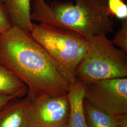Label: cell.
Returning a JSON list of instances; mask_svg holds the SVG:
<instances>
[{
    "label": "cell",
    "instance_id": "cell-1",
    "mask_svg": "<svg viewBox=\"0 0 127 127\" xmlns=\"http://www.w3.org/2000/svg\"><path fill=\"white\" fill-rule=\"evenodd\" d=\"M0 62L26 85L27 97L67 95L69 84L54 61L31 32L11 27L0 33Z\"/></svg>",
    "mask_w": 127,
    "mask_h": 127
},
{
    "label": "cell",
    "instance_id": "cell-2",
    "mask_svg": "<svg viewBox=\"0 0 127 127\" xmlns=\"http://www.w3.org/2000/svg\"><path fill=\"white\" fill-rule=\"evenodd\" d=\"M54 1L33 0L32 20L88 37L107 35L114 31L115 23L111 18L108 0H75Z\"/></svg>",
    "mask_w": 127,
    "mask_h": 127
},
{
    "label": "cell",
    "instance_id": "cell-3",
    "mask_svg": "<svg viewBox=\"0 0 127 127\" xmlns=\"http://www.w3.org/2000/svg\"><path fill=\"white\" fill-rule=\"evenodd\" d=\"M30 32L50 55L61 76L69 84L75 82L76 69L88 48L86 37L43 23H33Z\"/></svg>",
    "mask_w": 127,
    "mask_h": 127
},
{
    "label": "cell",
    "instance_id": "cell-4",
    "mask_svg": "<svg viewBox=\"0 0 127 127\" xmlns=\"http://www.w3.org/2000/svg\"><path fill=\"white\" fill-rule=\"evenodd\" d=\"M88 48L76 71V78L85 83L127 77V53L105 35L87 38Z\"/></svg>",
    "mask_w": 127,
    "mask_h": 127
},
{
    "label": "cell",
    "instance_id": "cell-5",
    "mask_svg": "<svg viewBox=\"0 0 127 127\" xmlns=\"http://www.w3.org/2000/svg\"><path fill=\"white\" fill-rule=\"evenodd\" d=\"M85 99L92 105L114 116L127 114V78L86 83Z\"/></svg>",
    "mask_w": 127,
    "mask_h": 127
},
{
    "label": "cell",
    "instance_id": "cell-6",
    "mask_svg": "<svg viewBox=\"0 0 127 127\" xmlns=\"http://www.w3.org/2000/svg\"><path fill=\"white\" fill-rule=\"evenodd\" d=\"M30 127H67L69 104L67 95H42L27 99Z\"/></svg>",
    "mask_w": 127,
    "mask_h": 127
},
{
    "label": "cell",
    "instance_id": "cell-7",
    "mask_svg": "<svg viewBox=\"0 0 127 127\" xmlns=\"http://www.w3.org/2000/svg\"><path fill=\"white\" fill-rule=\"evenodd\" d=\"M85 88L86 83L77 78L75 82L69 84L67 127H87L84 109Z\"/></svg>",
    "mask_w": 127,
    "mask_h": 127
},
{
    "label": "cell",
    "instance_id": "cell-8",
    "mask_svg": "<svg viewBox=\"0 0 127 127\" xmlns=\"http://www.w3.org/2000/svg\"><path fill=\"white\" fill-rule=\"evenodd\" d=\"M26 98L11 100L0 110V127H30Z\"/></svg>",
    "mask_w": 127,
    "mask_h": 127
},
{
    "label": "cell",
    "instance_id": "cell-9",
    "mask_svg": "<svg viewBox=\"0 0 127 127\" xmlns=\"http://www.w3.org/2000/svg\"><path fill=\"white\" fill-rule=\"evenodd\" d=\"M3 3L11 27L30 32L33 24L31 18V0H4Z\"/></svg>",
    "mask_w": 127,
    "mask_h": 127
},
{
    "label": "cell",
    "instance_id": "cell-10",
    "mask_svg": "<svg viewBox=\"0 0 127 127\" xmlns=\"http://www.w3.org/2000/svg\"><path fill=\"white\" fill-rule=\"evenodd\" d=\"M26 85L14 73L0 62V95L20 98L27 95Z\"/></svg>",
    "mask_w": 127,
    "mask_h": 127
},
{
    "label": "cell",
    "instance_id": "cell-11",
    "mask_svg": "<svg viewBox=\"0 0 127 127\" xmlns=\"http://www.w3.org/2000/svg\"><path fill=\"white\" fill-rule=\"evenodd\" d=\"M84 109L87 127H117L116 116L93 106L85 99Z\"/></svg>",
    "mask_w": 127,
    "mask_h": 127
},
{
    "label": "cell",
    "instance_id": "cell-12",
    "mask_svg": "<svg viewBox=\"0 0 127 127\" xmlns=\"http://www.w3.org/2000/svg\"><path fill=\"white\" fill-rule=\"evenodd\" d=\"M108 7L111 16L122 20L127 19V5L123 0H108Z\"/></svg>",
    "mask_w": 127,
    "mask_h": 127
},
{
    "label": "cell",
    "instance_id": "cell-13",
    "mask_svg": "<svg viewBox=\"0 0 127 127\" xmlns=\"http://www.w3.org/2000/svg\"><path fill=\"white\" fill-rule=\"evenodd\" d=\"M121 25L112 41L116 47L127 53V19L123 20Z\"/></svg>",
    "mask_w": 127,
    "mask_h": 127
},
{
    "label": "cell",
    "instance_id": "cell-14",
    "mask_svg": "<svg viewBox=\"0 0 127 127\" xmlns=\"http://www.w3.org/2000/svg\"><path fill=\"white\" fill-rule=\"evenodd\" d=\"M11 27L4 5L0 2V33L6 32Z\"/></svg>",
    "mask_w": 127,
    "mask_h": 127
},
{
    "label": "cell",
    "instance_id": "cell-15",
    "mask_svg": "<svg viewBox=\"0 0 127 127\" xmlns=\"http://www.w3.org/2000/svg\"><path fill=\"white\" fill-rule=\"evenodd\" d=\"M16 98H18L15 96L0 95V110L3 108L6 104H7L9 101Z\"/></svg>",
    "mask_w": 127,
    "mask_h": 127
},
{
    "label": "cell",
    "instance_id": "cell-16",
    "mask_svg": "<svg viewBox=\"0 0 127 127\" xmlns=\"http://www.w3.org/2000/svg\"><path fill=\"white\" fill-rule=\"evenodd\" d=\"M117 119V127H127V114L116 116Z\"/></svg>",
    "mask_w": 127,
    "mask_h": 127
},
{
    "label": "cell",
    "instance_id": "cell-17",
    "mask_svg": "<svg viewBox=\"0 0 127 127\" xmlns=\"http://www.w3.org/2000/svg\"><path fill=\"white\" fill-rule=\"evenodd\" d=\"M4 0H0V2H3Z\"/></svg>",
    "mask_w": 127,
    "mask_h": 127
}]
</instances>
